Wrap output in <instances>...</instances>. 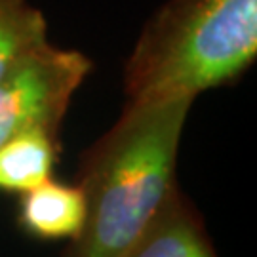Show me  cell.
<instances>
[{"instance_id":"cell-3","label":"cell","mask_w":257,"mask_h":257,"mask_svg":"<svg viewBox=\"0 0 257 257\" xmlns=\"http://www.w3.org/2000/svg\"><path fill=\"white\" fill-rule=\"evenodd\" d=\"M92 59L52 42L33 50L0 78V145L31 128L59 132Z\"/></svg>"},{"instance_id":"cell-4","label":"cell","mask_w":257,"mask_h":257,"mask_svg":"<svg viewBox=\"0 0 257 257\" xmlns=\"http://www.w3.org/2000/svg\"><path fill=\"white\" fill-rule=\"evenodd\" d=\"M122 257H217L198 211L179 187Z\"/></svg>"},{"instance_id":"cell-6","label":"cell","mask_w":257,"mask_h":257,"mask_svg":"<svg viewBox=\"0 0 257 257\" xmlns=\"http://www.w3.org/2000/svg\"><path fill=\"white\" fill-rule=\"evenodd\" d=\"M59 132L31 128L0 145V191L25 193L54 177Z\"/></svg>"},{"instance_id":"cell-2","label":"cell","mask_w":257,"mask_h":257,"mask_svg":"<svg viewBox=\"0 0 257 257\" xmlns=\"http://www.w3.org/2000/svg\"><path fill=\"white\" fill-rule=\"evenodd\" d=\"M257 0H168L124 65L130 103L191 97L229 86L255 63Z\"/></svg>"},{"instance_id":"cell-1","label":"cell","mask_w":257,"mask_h":257,"mask_svg":"<svg viewBox=\"0 0 257 257\" xmlns=\"http://www.w3.org/2000/svg\"><path fill=\"white\" fill-rule=\"evenodd\" d=\"M191 97L130 103L84 151L86 219L63 257H122L177 189L175 164Z\"/></svg>"},{"instance_id":"cell-5","label":"cell","mask_w":257,"mask_h":257,"mask_svg":"<svg viewBox=\"0 0 257 257\" xmlns=\"http://www.w3.org/2000/svg\"><path fill=\"white\" fill-rule=\"evenodd\" d=\"M86 219V202L78 185L55 181L21 193L18 211L19 227L40 240H74Z\"/></svg>"},{"instance_id":"cell-7","label":"cell","mask_w":257,"mask_h":257,"mask_svg":"<svg viewBox=\"0 0 257 257\" xmlns=\"http://www.w3.org/2000/svg\"><path fill=\"white\" fill-rule=\"evenodd\" d=\"M48 40L44 14L29 0H0V78Z\"/></svg>"}]
</instances>
